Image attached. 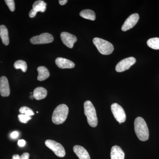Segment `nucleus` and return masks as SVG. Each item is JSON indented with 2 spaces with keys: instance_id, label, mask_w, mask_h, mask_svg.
Returning <instances> with one entry per match:
<instances>
[{
  "instance_id": "nucleus-1",
  "label": "nucleus",
  "mask_w": 159,
  "mask_h": 159,
  "mask_svg": "<svg viewBox=\"0 0 159 159\" xmlns=\"http://www.w3.org/2000/svg\"><path fill=\"white\" fill-rule=\"evenodd\" d=\"M134 130L138 139L145 142L149 138V130L144 119L141 117H137L134 122Z\"/></svg>"
},
{
  "instance_id": "nucleus-2",
  "label": "nucleus",
  "mask_w": 159,
  "mask_h": 159,
  "mask_svg": "<svg viewBox=\"0 0 159 159\" xmlns=\"http://www.w3.org/2000/svg\"><path fill=\"white\" fill-rule=\"evenodd\" d=\"M69 108L67 106L61 104L54 109L52 116V121L56 125L62 124L67 118Z\"/></svg>"
},
{
  "instance_id": "nucleus-3",
  "label": "nucleus",
  "mask_w": 159,
  "mask_h": 159,
  "mask_svg": "<svg viewBox=\"0 0 159 159\" xmlns=\"http://www.w3.org/2000/svg\"><path fill=\"white\" fill-rule=\"evenodd\" d=\"M84 113L87 117L89 125L95 127L98 124L97 112L93 105L91 101L87 100L84 103Z\"/></svg>"
},
{
  "instance_id": "nucleus-4",
  "label": "nucleus",
  "mask_w": 159,
  "mask_h": 159,
  "mask_svg": "<svg viewBox=\"0 0 159 159\" xmlns=\"http://www.w3.org/2000/svg\"><path fill=\"white\" fill-rule=\"evenodd\" d=\"M93 43L99 53L103 55H109L113 52V46L111 43L105 40L99 38H95L93 39Z\"/></svg>"
},
{
  "instance_id": "nucleus-5",
  "label": "nucleus",
  "mask_w": 159,
  "mask_h": 159,
  "mask_svg": "<svg viewBox=\"0 0 159 159\" xmlns=\"http://www.w3.org/2000/svg\"><path fill=\"white\" fill-rule=\"evenodd\" d=\"M45 145L51 149L54 154L60 157H63L66 155V151L61 144L52 140H47Z\"/></svg>"
},
{
  "instance_id": "nucleus-6",
  "label": "nucleus",
  "mask_w": 159,
  "mask_h": 159,
  "mask_svg": "<svg viewBox=\"0 0 159 159\" xmlns=\"http://www.w3.org/2000/svg\"><path fill=\"white\" fill-rule=\"evenodd\" d=\"M111 110L115 119L120 124L125 122L126 115L121 106L117 103H113L111 106Z\"/></svg>"
},
{
  "instance_id": "nucleus-7",
  "label": "nucleus",
  "mask_w": 159,
  "mask_h": 159,
  "mask_svg": "<svg viewBox=\"0 0 159 159\" xmlns=\"http://www.w3.org/2000/svg\"><path fill=\"white\" fill-rule=\"evenodd\" d=\"M54 41V37L48 33H42L39 35L34 36L30 39V42L33 44H43L49 43Z\"/></svg>"
},
{
  "instance_id": "nucleus-8",
  "label": "nucleus",
  "mask_w": 159,
  "mask_h": 159,
  "mask_svg": "<svg viewBox=\"0 0 159 159\" xmlns=\"http://www.w3.org/2000/svg\"><path fill=\"white\" fill-rule=\"evenodd\" d=\"M136 60L134 57H129L122 60L117 64L116 70L117 72H122L128 70L135 63Z\"/></svg>"
},
{
  "instance_id": "nucleus-9",
  "label": "nucleus",
  "mask_w": 159,
  "mask_h": 159,
  "mask_svg": "<svg viewBox=\"0 0 159 159\" xmlns=\"http://www.w3.org/2000/svg\"><path fill=\"white\" fill-rule=\"evenodd\" d=\"M139 16L138 13H134L129 16L123 24L122 27V30L126 31L133 28L139 21Z\"/></svg>"
},
{
  "instance_id": "nucleus-10",
  "label": "nucleus",
  "mask_w": 159,
  "mask_h": 159,
  "mask_svg": "<svg viewBox=\"0 0 159 159\" xmlns=\"http://www.w3.org/2000/svg\"><path fill=\"white\" fill-rule=\"evenodd\" d=\"M61 38L63 43L70 48L74 47V44L77 41L76 36L66 32H63L61 34Z\"/></svg>"
},
{
  "instance_id": "nucleus-11",
  "label": "nucleus",
  "mask_w": 159,
  "mask_h": 159,
  "mask_svg": "<svg viewBox=\"0 0 159 159\" xmlns=\"http://www.w3.org/2000/svg\"><path fill=\"white\" fill-rule=\"evenodd\" d=\"M10 93L8 80L5 76L0 77V94L3 97H7Z\"/></svg>"
},
{
  "instance_id": "nucleus-12",
  "label": "nucleus",
  "mask_w": 159,
  "mask_h": 159,
  "mask_svg": "<svg viewBox=\"0 0 159 159\" xmlns=\"http://www.w3.org/2000/svg\"><path fill=\"white\" fill-rule=\"evenodd\" d=\"M55 63L60 69H72L75 67V64L73 61L63 57L56 58Z\"/></svg>"
},
{
  "instance_id": "nucleus-13",
  "label": "nucleus",
  "mask_w": 159,
  "mask_h": 159,
  "mask_svg": "<svg viewBox=\"0 0 159 159\" xmlns=\"http://www.w3.org/2000/svg\"><path fill=\"white\" fill-rule=\"evenodd\" d=\"M73 150L80 159H91L89 152L82 146L78 145H75L73 148Z\"/></svg>"
},
{
  "instance_id": "nucleus-14",
  "label": "nucleus",
  "mask_w": 159,
  "mask_h": 159,
  "mask_svg": "<svg viewBox=\"0 0 159 159\" xmlns=\"http://www.w3.org/2000/svg\"><path fill=\"white\" fill-rule=\"evenodd\" d=\"M111 159H124L125 153L119 146L115 145L111 149Z\"/></svg>"
},
{
  "instance_id": "nucleus-15",
  "label": "nucleus",
  "mask_w": 159,
  "mask_h": 159,
  "mask_svg": "<svg viewBox=\"0 0 159 159\" xmlns=\"http://www.w3.org/2000/svg\"><path fill=\"white\" fill-rule=\"evenodd\" d=\"M48 92L47 90L42 87H39L34 89L33 95L34 98L36 100H41L44 99L47 96Z\"/></svg>"
},
{
  "instance_id": "nucleus-16",
  "label": "nucleus",
  "mask_w": 159,
  "mask_h": 159,
  "mask_svg": "<svg viewBox=\"0 0 159 159\" xmlns=\"http://www.w3.org/2000/svg\"><path fill=\"white\" fill-rule=\"evenodd\" d=\"M37 71L38 72L37 79L39 81L45 80L50 76V72L46 67L43 66H39L37 68Z\"/></svg>"
},
{
  "instance_id": "nucleus-17",
  "label": "nucleus",
  "mask_w": 159,
  "mask_h": 159,
  "mask_svg": "<svg viewBox=\"0 0 159 159\" xmlns=\"http://www.w3.org/2000/svg\"><path fill=\"white\" fill-rule=\"evenodd\" d=\"M0 37L4 45L6 46L9 45V33L7 28L4 25L0 26Z\"/></svg>"
},
{
  "instance_id": "nucleus-18",
  "label": "nucleus",
  "mask_w": 159,
  "mask_h": 159,
  "mask_svg": "<svg viewBox=\"0 0 159 159\" xmlns=\"http://www.w3.org/2000/svg\"><path fill=\"white\" fill-rule=\"evenodd\" d=\"M46 6H47L46 3L44 1L39 0L34 2L32 6V9L37 13L39 11L43 12L46 11Z\"/></svg>"
},
{
  "instance_id": "nucleus-19",
  "label": "nucleus",
  "mask_w": 159,
  "mask_h": 159,
  "mask_svg": "<svg viewBox=\"0 0 159 159\" xmlns=\"http://www.w3.org/2000/svg\"><path fill=\"white\" fill-rule=\"evenodd\" d=\"M80 15L86 19L95 20L96 19V14L95 12L90 9H85L80 11Z\"/></svg>"
},
{
  "instance_id": "nucleus-20",
  "label": "nucleus",
  "mask_w": 159,
  "mask_h": 159,
  "mask_svg": "<svg viewBox=\"0 0 159 159\" xmlns=\"http://www.w3.org/2000/svg\"><path fill=\"white\" fill-rule=\"evenodd\" d=\"M147 45L151 48L159 50V38H153L147 41Z\"/></svg>"
},
{
  "instance_id": "nucleus-21",
  "label": "nucleus",
  "mask_w": 159,
  "mask_h": 159,
  "mask_svg": "<svg viewBox=\"0 0 159 159\" xmlns=\"http://www.w3.org/2000/svg\"><path fill=\"white\" fill-rule=\"evenodd\" d=\"M15 68L16 70L20 69L23 72L25 73L27 70V64L25 61L20 60L15 62L14 64Z\"/></svg>"
},
{
  "instance_id": "nucleus-22",
  "label": "nucleus",
  "mask_w": 159,
  "mask_h": 159,
  "mask_svg": "<svg viewBox=\"0 0 159 159\" xmlns=\"http://www.w3.org/2000/svg\"><path fill=\"white\" fill-rule=\"evenodd\" d=\"M19 112L21 114H24V115L29 116H31L34 115V113L33 111L31 108L26 106H24L20 107L19 109Z\"/></svg>"
},
{
  "instance_id": "nucleus-23",
  "label": "nucleus",
  "mask_w": 159,
  "mask_h": 159,
  "mask_svg": "<svg viewBox=\"0 0 159 159\" xmlns=\"http://www.w3.org/2000/svg\"><path fill=\"white\" fill-rule=\"evenodd\" d=\"M18 119L19 121L22 123H26L29 121L31 120V116H26L24 114H19L18 115Z\"/></svg>"
},
{
  "instance_id": "nucleus-24",
  "label": "nucleus",
  "mask_w": 159,
  "mask_h": 159,
  "mask_svg": "<svg viewBox=\"0 0 159 159\" xmlns=\"http://www.w3.org/2000/svg\"><path fill=\"white\" fill-rule=\"evenodd\" d=\"M5 2L6 5L9 7L10 11H14L15 9L14 1H13V0H6Z\"/></svg>"
},
{
  "instance_id": "nucleus-25",
  "label": "nucleus",
  "mask_w": 159,
  "mask_h": 159,
  "mask_svg": "<svg viewBox=\"0 0 159 159\" xmlns=\"http://www.w3.org/2000/svg\"><path fill=\"white\" fill-rule=\"evenodd\" d=\"M26 144V142L24 139H21V140H19L18 141V145L20 147H24L25 146Z\"/></svg>"
},
{
  "instance_id": "nucleus-26",
  "label": "nucleus",
  "mask_w": 159,
  "mask_h": 159,
  "mask_svg": "<svg viewBox=\"0 0 159 159\" xmlns=\"http://www.w3.org/2000/svg\"><path fill=\"white\" fill-rule=\"evenodd\" d=\"M19 136V133L17 131L13 132L11 133V135H10V136H11V138L13 139H16Z\"/></svg>"
},
{
  "instance_id": "nucleus-27",
  "label": "nucleus",
  "mask_w": 159,
  "mask_h": 159,
  "mask_svg": "<svg viewBox=\"0 0 159 159\" xmlns=\"http://www.w3.org/2000/svg\"><path fill=\"white\" fill-rule=\"evenodd\" d=\"M36 14H37V12H35V11H34L33 9H32L31 11H30V12H29V17L31 18H33L35 17Z\"/></svg>"
},
{
  "instance_id": "nucleus-28",
  "label": "nucleus",
  "mask_w": 159,
  "mask_h": 159,
  "mask_svg": "<svg viewBox=\"0 0 159 159\" xmlns=\"http://www.w3.org/2000/svg\"><path fill=\"white\" fill-rule=\"evenodd\" d=\"M29 154L28 152H25L20 156V159H29Z\"/></svg>"
},
{
  "instance_id": "nucleus-29",
  "label": "nucleus",
  "mask_w": 159,
  "mask_h": 159,
  "mask_svg": "<svg viewBox=\"0 0 159 159\" xmlns=\"http://www.w3.org/2000/svg\"><path fill=\"white\" fill-rule=\"evenodd\" d=\"M67 2V0H60V1H59V4H60L61 6H63V5H65Z\"/></svg>"
},
{
  "instance_id": "nucleus-30",
  "label": "nucleus",
  "mask_w": 159,
  "mask_h": 159,
  "mask_svg": "<svg viewBox=\"0 0 159 159\" xmlns=\"http://www.w3.org/2000/svg\"><path fill=\"white\" fill-rule=\"evenodd\" d=\"M12 159H20V156L18 154L14 155L12 156Z\"/></svg>"
},
{
  "instance_id": "nucleus-31",
  "label": "nucleus",
  "mask_w": 159,
  "mask_h": 159,
  "mask_svg": "<svg viewBox=\"0 0 159 159\" xmlns=\"http://www.w3.org/2000/svg\"><path fill=\"white\" fill-rule=\"evenodd\" d=\"M30 99H33L34 98V96H33V94L32 95H31L30 97Z\"/></svg>"
}]
</instances>
